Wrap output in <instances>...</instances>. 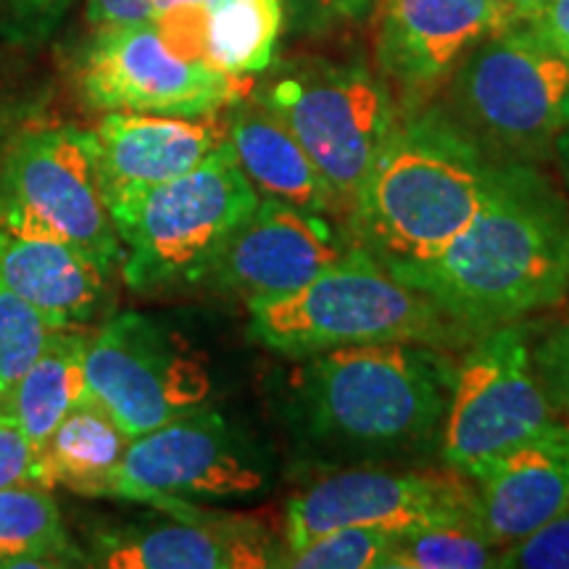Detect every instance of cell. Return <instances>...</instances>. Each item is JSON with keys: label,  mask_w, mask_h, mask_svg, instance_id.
Listing matches in <instances>:
<instances>
[{"label": "cell", "mask_w": 569, "mask_h": 569, "mask_svg": "<svg viewBox=\"0 0 569 569\" xmlns=\"http://www.w3.org/2000/svg\"><path fill=\"white\" fill-rule=\"evenodd\" d=\"M457 361L425 343H367L296 359L284 422L301 457L372 467L438 446Z\"/></svg>", "instance_id": "1"}, {"label": "cell", "mask_w": 569, "mask_h": 569, "mask_svg": "<svg viewBox=\"0 0 569 569\" xmlns=\"http://www.w3.org/2000/svg\"><path fill=\"white\" fill-rule=\"evenodd\" d=\"M409 288L472 340L569 296V198L536 163L496 161L472 222Z\"/></svg>", "instance_id": "2"}, {"label": "cell", "mask_w": 569, "mask_h": 569, "mask_svg": "<svg viewBox=\"0 0 569 569\" xmlns=\"http://www.w3.org/2000/svg\"><path fill=\"white\" fill-rule=\"evenodd\" d=\"M496 161L446 106H409L348 209L359 251L409 284L472 222Z\"/></svg>", "instance_id": "3"}, {"label": "cell", "mask_w": 569, "mask_h": 569, "mask_svg": "<svg viewBox=\"0 0 569 569\" xmlns=\"http://www.w3.org/2000/svg\"><path fill=\"white\" fill-rule=\"evenodd\" d=\"M248 336L293 361L367 343H469L430 298L398 282L359 248L303 288L248 301Z\"/></svg>", "instance_id": "4"}, {"label": "cell", "mask_w": 569, "mask_h": 569, "mask_svg": "<svg viewBox=\"0 0 569 569\" xmlns=\"http://www.w3.org/2000/svg\"><path fill=\"white\" fill-rule=\"evenodd\" d=\"M259 193L230 142L174 180L109 198L122 240V274L134 293L203 282Z\"/></svg>", "instance_id": "5"}, {"label": "cell", "mask_w": 569, "mask_h": 569, "mask_svg": "<svg viewBox=\"0 0 569 569\" xmlns=\"http://www.w3.org/2000/svg\"><path fill=\"white\" fill-rule=\"evenodd\" d=\"M567 106L569 59L528 21L488 34L448 80L446 109L493 161H549Z\"/></svg>", "instance_id": "6"}, {"label": "cell", "mask_w": 569, "mask_h": 569, "mask_svg": "<svg viewBox=\"0 0 569 569\" xmlns=\"http://www.w3.org/2000/svg\"><path fill=\"white\" fill-rule=\"evenodd\" d=\"M256 101L288 124L348 213L396 127L388 82L359 61L309 59L277 69Z\"/></svg>", "instance_id": "7"}, {"label": "cell", "mask_w": 569, "mask_h": 569, "mask_svg": "<svg viewBox=\"0 0 569 569\" xmlns=\"http://www.w3.org/2000/svg\"><path fill=\"white\" fill-rule=\"evenodd\" d=\"M269 448L211 409H193L127 446L113 493L169 515L203 503L259 501L274 488Z\"/></svg>", "instance_id": "8"}, {"label": "cell", "mask_w": 569, "mask_h": 569, "mask_svg": "<svg viewBox=\"0 0 569 569\" xmlns=\"http://www.w3.org/2000/svg\"><path fill=\"white\" fill-rule=\"evenodd\" d=\"M0 230L59 238L122 264L96 132L53 127L11 148L0 169Z\"/></svg>", "instance_id": "9"}, {"label": "cell", "mask_w": 569, "mask_h": 569, "mask_svg": "<svg viewBox=\"0 0 569 569\" xmlns=\"http://www.w3.org/2000/svg\"><path fill=\"white\" fill-rule=\"evenodd\" d=\"M530 348L522 322L469 340L440 425L438 453L448 467L465 472L565 419L540 388Z\"/></svg>", "instance_id": "10"}, {"label": "cell", "mask_w": 569, "mask_h": 569, "mask_svg": "<svg viewBox=\"0 0 569 569\" xmlns=\"http://www.w3.org/2000/svg\"><path fill=\"white\" fill-rule=\"evenodd\" d=\"M90 396L130 438L206 407L211 372L203 356L156 319L127 311L88 338Z\"/></svg>", "instance_id": "11"}, {"label": "cell", "mask_w": 569, "mask_h": 569, "mask_svg": "<svg viewBox=\"0 0 569 569\" xmlns=\"http://www.w3.org/2000/svg\"><path fill=\"white\" fill-rule=\"evenodd\" d=\"M80 90L98 111L219 113L240 80L180 51L156 21L96 30L82 56Z\"/></svg>", "instance_id": "12"}, {"label": "cell", "mask_w": 569, "mask_h": 569, "mask_svg": "<svg viewBox=\"0 0 569 569\" xmlns=\"http://www.w3.org/2000/svg\"><path fill=\"white\" fill-rule=\"evenodd\" d=\"M475 515L472 482L457 475L393 472L380 465L338 467L284 507V551L338 528L411 530Z\"/></svg>", "instance_id": "13"}, {"label": "cell", "mask_w": 569, "mask_h": 569, "mask_svg": "<svg viewBox=\"0 0 569 569\" xmlns=\"http://www.w3.org/2000/svg\"><path fill=\"white\" fill-rule=\"evenodd\" d=\"M356 251L348 227H338L330 213L259 198L203 282L248 301L282 296L303 288L327 269L338 267Z\"/></svg>", "instance_id": "14"}, {"label": "cell", "mask_w": 569, "mask_h": 569, "mask_svg": "<svg viewBox=\"0 0 569 569\" xmlns=\"http://www.w3.org/2000/svg\"><path fill=\"white\" fill-rule=\"evenodd\" d=\"M519 21L509 0H382L375 59L388 88L422 106L478 42Z\"/></svg>", "instance_id": "15"}, {"label": "cell", "mask_w": 569, "mask_h": 569, "mask_svg": "<svg viewBox=\"0 0 569 569\" xmlns=\"http://www.w3.org/2000/svg\"><path fill=\"white\" fill-rule=\"evenodd\" d=\"M92 567L111 569H264L282 567L284 549L259 522L232 515L177 511L134 522L96 540Z\"/></svg>", "instance_id": "16"}, {"label": "cell", "mask_w": 569, "mask_h": 569, "mask_svg": "<svg viewBox=\"0 0 569 569\" xmlns=\"http://www.w3.org/2000/svg\"><path fill=\"white\" fill-rule=\"evenodd\" d=\"M475 517L496 546H509L569 507V419L498 457L475 461Z\"/></svg>", "instance_id": "17"}, {"label": "cell", "mask_w": 569, "mask_h": 569, "mask_svg": "<svg viewBox=\"0 0 569 569\" xmlns=\"http://www.w3.org/2000/svg\"><path fill=\"white\" fill-rule=\"evenodd\" d=\"M106 198L169 182L227 140L219 113L106 111L96 130Z\"/></svg>", "instance_id": "18"}, {"label": "cell", "mask_w": 569, "mask_h": 569, "mask_svg": "<svg viewBox=\"0 0 569 569\" xmlns=\"http://www.w3.org/2000/svg\"><path fill=\"white\" fill-rule=\"evenodd\" d=\"M111 264L59 238L0 230V282L53 325H84L101 311Z\"/></svg>", "instance_id": "19"}, {"label": "cell", "mask_w": 569, "mask_h": 569, "mask_svg": "<svg viewBox=\"0 0 569 569\" xmlns=\"http://www.w3.org/2000/svg\"><path fill=\"white\" fill-rule=\"evenodd\" d=\"M227 142L259 198L315 213H336L340 203L288 124L259 101L234 106Z\"/></svg>", "instance_id": "20"}, {"label": "cell", "mask_w": 569, "mask_h": 569, "mask_svg": "<svg viewBox=\"0 0 569 569\" xmlns=\"http://www.w3.org/2000/svg\"><path fill=\"white\" fill-rule=\"evenodd\" d=\"M130 436L96 398L77 403L40 448L38 482L82 496H111Z\"/></svg>", "instance_id": "21"}, {"label": "cell", "mask_w": 569, "mask_h": 569, "mask_svg": "<svg viewBox=\"0 0 569 569\" xmlns=\"http://www.w3.org/2000/svg\"><path fill=\"white\" fill-rule=\"evenodd\" d=\"M84 351H88V338L61 327L42 348L34 365L9 390L6 411L17 419L38 451L61 419L90 396Z\"/></svg>", "instance_id": "22"}, {"label": "cell", "mask_w": 569, "mask_h": 569, "mask_svg": "<svg viewBox=\"0 0 569 569\" xmlns=\"http://www.w3.org/2000/svg\"><path fill=\"white\" fill-rule=\"evenodd\" d=\"M284 0H219L203 17L201 56L213 69L243 80L272 67Z\"/></svg>", "instance_id": "23"}, {"label": "cell", "mask_w": 569, "mask_h": 569, "mask_svg": "<svg viewBox=\"0 0 569 569\" xmlns=\"http://www.w3.org/2000/svg\"><path fill=\"white\" fill-rule=\"evenodd\" d=\"M69 538L51 488H0V567H51L67 557Z\"/></svg>", "instance_id": "24"}, {"label": "cell", "mask_w": 569, "mask_h": 569, "mask_svg": "<svg viewBox=\"0 0 569 569\" xmlns=\"http://www.w3.org/2000/svg\"><path fill=\"white\" fill-rule=\"evenodd\" d=\"M498 553L501 546L469 515L403 530L386 569H488L496 567Z\"/></svg>", "instance_id": "25"}, {"label": "cell", "mask_w": 569, "mask_h": 569, "mask_svg": "<svg viewBox=\"0 0 569 569\" xmlns=\"http://www.w3.org/2000/svg\"><path fill=\"white\" fill-rule=\"evenodd\" d=\"M401 532L388 528H338L309 543L284 551L282 567L296 569H386Z\"/></svg>", "instance_id": "26"}, {"label": "cell", "mask_w": 569, "mask_h": 569, "mask_svg": "<svg viewBox=\"0 0 569 569\" xmlns=\"http://www.w3.org/2000/svg\"><path fill=\"white\" fill-rule=\"evenodd\" d=\"M56 330L61 327L0 282V380L6 388L11 390L34 365Z\"/></svg>", "instance_id": "27"}, {"label": "cell", "mask_w": 569, "mask_h": 569, "mask_svg": "<svg viewBox=\"0 0 569 569\" xmlns=\"http://www.w3.org/2000/svg\"><path fill=\"white\" fill-rule=\"evenodd\" d=\"M498 569H569V507L530 536L503 546Z\"/></svg>", "instance_id": "28"}, {"label": "cell", "mask_w": 569, "mask_h": 569, "mask_svg": "<svg viewBox=\"0 0 569 569\" xmlns=\"http://www.w3.org/2000/svg\"><path fill=\"white\" fill-rule=\"evenodd\" d=\"M530 351L540 388L559 417L569 419V311Z\"/></svg>", "instance_id": "29"}, {"label": "cell", "mask_w": 569, "mask_h": 569, "mask_svg": "<svg viewBox=\"0 0 569 569\" xmlns=\"http://www.w3.org/2000/svg\"><path fill=\"white\" fill-rule=\"evenodd\" d=\"M40 451L9 411H0V488L40 486Z\"/></svg>", "instance_id": "30"}, {"label": "cell", "mask_w": 569, "mask_h": 569, "mask_svg": "<svg viewBox=\"0 0 569 569\" xmlns=\"http://www.w3.org/2000/svg\"><path fill=\"white\" fill-rule=\"evenodd\" d=\"M219 0H153V21L177 48L190 56H201L203 17Z\"/></svg>", "instance_id": "31"}, {"label": "cell", "mask_w": 569, "mask_h": 569, "mask_svg": "<svg viewBox=\"0 0 569 569\" xmlns=\"http://www.w3.org/2000/svg\"><path fill=\"white\" fill-rule=\"evenodd\" d=\"M377 0H284L290 24L303 32H325L367 17Z\"/></svg>", "instance_id": "32"}, {"label": "cell", "mask_w": 569, "mask_h": 569, "mask_svg": "<svg viewBox=\"0 0 569 569\" xmlns=\"http://www.w3.org/2000/svg\"><path fill=\"white\" fill-rule=\"evenodd\" d=\"M74 0H0V30L17 38H40L59 24Z\"/></svg>", "instance_id": "33"}, {"label": "cell", "mask_w": 569, "mask_h": 569, "mask_svg": "<svg viewBox=\"0 0 569 569\" xmlns=\"http://www.w3.org/2000/svg\"><path fill=\"white\" fill-rule=\"evenodd\" d=\"M88 21L96 30L153 21V0H88Z\"/></svg>", "instance_id": "34"}, {"label": "cell", "mask_w": 569, "mask_h": 569, "mask_svg": "<svg viewBox=\"0 0 569 569\" xmlns=\"http://www.w3.org/2000/svg\"><path fill=\"white\" fill-rule=\"evenodd\" d=\"M540 38L557 48L561 56L569 59V0H546L540 9L525 19Z\"/></svg>", "instance_id": "35"}, {"label": "cell", "mask_w": 569, "mask_h": 569, "mask_svg": "<svg viewBox=\"0 0 569 569\" xmlns=\"http://www.w3.org/2000/svg\"><path fill=\"white\" fill-rule=\"evenodd\" d=\"M551 159L557 161L561 182H565V190L569 193V106H567L565 124H561L557 140H553V156H551Z\"/></svg>", "instance_id": "36"}, {"label": "cell", "mask_w": 569, "mask_h": 569, "mask_svg": "<svg viewBox=\"0 0 569 569\" xmlns=\"http://www.w3.org/2000/svg\"><path fill=\"white\" fill-rule=\"evenodd\" d=\"M511 3V9L517 11V17H519V21H525V19H530L532 13H536L540 6L546 3V0H509Z\"/></svg>", "instance_id": "37"}, {"label": "cell", "mask_w": 569, "mask_h": 569, "mask_svg": "<svg viewBox=\"0 0 569 569\" xmlns=\"http://www.w3.org/2000/svg\"><path fill=\"white\" fill-rule=\"evenodd\" d=\"M6 401H9V388H6L3 380H0V411H6Z\"/></svg>", "instance_id": "38"}]
</instances>
